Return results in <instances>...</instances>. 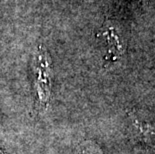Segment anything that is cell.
Instances as JSON below:
<instances>
[{"mask_svg":"<svg viewBox=\"0 0 155 154\" xmlns=\"http://www.w3.org/2000/svg\"><path fill=\"white\" fill-rule=\"evenodd\" d=\"M101 36L104 39L107 49L106 54H105V59L111 62L117 60L124 52L120 35L115 31L113 27L109 26V27H104L101 32Z\"/></svg>","mask_w":155,"mask_h":154,"instance_id":"2","label":"cell"},{"mask_svg":"<svg viewBox=\"0 0 155 154\" xmlns=\"http://www.w3.org/2000/svg\"><path fill=\"white\" fill-rule=\"evenodd\" d=\"M51 86L50 60L44 49L38 48L34 58V97L38 112H48L51 102Z\"/></svg>","mask_w":155,"mask_h":154,"instance_id":"1","label":"cell"},{"mask_svg":"<svg viewBox=\"0 0 155 154\" xmlns=\"http://www.w3.org/2000/svg\"><path fill=\"white\" fill-rule=\"evenodd\" d=\"M76 154H103L100 148L92 141H84L78 146Z\"/></svg>","mask_w":155,"mask_h":154,"instance_id":"3","label":"cell"},{"mask_svg":"<svg viewBox=\"0 0 155 154\" xmlns=\"http://www.w3.org/2000/svg\"><path fill=\"white\" fill-rule=\"evenodd\" d=\"M0 154H8V153H6V152H4V151H3L2 149H0Z\"/></svg>","mask_w":155,"mask_h":154,"instance_id":"4","label":"cell"}]
</instances>
